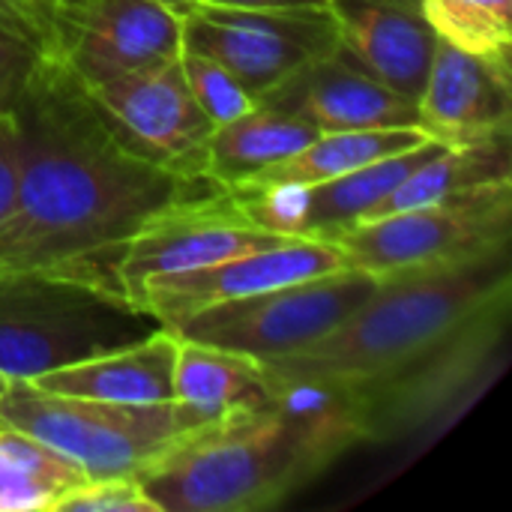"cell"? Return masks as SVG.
Masks as SVG:
<instances>
[{
	"mask_svg": "<svg viewBox=\"0 0 512 512\" xmlns=\"http://www.w3.org/2000/svg\"><path fill=\"white\" fill-rule=\"evenodd\" d=\"M510 249L381 279L339 327L261 363L270 390L312 387L366 441L402 438L462 399L489 369L510 318Z\"/></svg>",
	"mask_w": 512,
	"mask_h": 512,
	"instance_id": "cell-1",
	"label": "cell"
},
{
	"mask_svg": "<svg viewBox=\"0 0 512 512\" xmlns=\"http://www.w3.org/2000/svg\"><path fill=\"white\" fill-rule=\"evenodd\" d=\"M21 183L0 222V276L33 273L123 300L120 258L159 207L219 189L129 153L87 90L42 54L15 102Z\"/></svg>",
	"mask_w": 512,
	"mask_h": 512,
	"instance_id": "cell-2",
	"label": "cell"
},
{
	"mask_svg": "<svg viewBox=\"0 0 512 512\" xmlns=\"http://www.w3.org/2000/svg\"><path fill=\"white\" fill-rule=\"evenodd\" d=\"M363 444L318 390L285 387L258 411L216 420L153 462L138 483L159 512H258L312 483Z\"/></svg>",
	"mask_w": 512,
	"mask_h": 512,
	"instance_id": "cell-3",
	"label": "cell"
},
{
	"mask_svg": "<svg viewBox=\"0 0 512 512\" xmlns=\"http://www.w3.org/2000/svg\"><path fill=\"white\" fill-rule=\"evenodd\" d=\"M216 423L186 402H102L39 390L12 378L0 399V426L39 438L87 480L138 477L192 432Z\"/></svg>",
	"mask_w": 512,
	"mask_h": 512,
	"instance_id": "cell-4",
	"label": "cell"
},
{
	"mask_svg": "<svg viewBox=\"0 0 512 512\" xmlns=\"http://www.w3.org/2000/svg\"><path fill=\"white\" fill-rule=\"evenodd\" d=\"M159 327L135 306L75 282L33 273L0 276V375L9 381H30L138 342Z\"/></svg>",
	"mask_w": 512,
	"mask_h": 512,
	"instance_id": "cell-5",
	"label": "cell"
},
{
	"mask_svg": "<svg viewBox=\"0 0 512 512\" xmlns=\"http://www.w3.org/2000/svg\"><path fill=\"white\" fill-rule=\"evenodd\" d=\"M512 183L483 186L414 210L345 228L333 237L348 267L375 279L444 270L510 249Z\"/></svg>",
	"mask_w": 512,
	"mask_h": 512,
	"instance_id": "cell-6",
	"label": "cell"
},
{
	"mask_svg": "<svg viewBox=\"0 0 512 512\" xmlns=\"http://www.w3.org/2000/svg\"><path fill=\"white\" fill-rule=\"evenodd\" d=\"M378 282L381 279L366 270L342 267L324 276L198 309L168 330L180 339L237 351L267 363L327 336L372 297Z\"/></svg>",
	"mask_w": 512,
	"mask_h": 512,
	"instance_id": "cell-7",
	"label": "cell"
},
{
	"mask_svg": "<svg viewBox=\"0 0 512 512\" xmlns=\"http://www.w3.org/2000/svg\"><path fill=\"white\" fill-rule=\"evenodd\" d=\"M336 45L339 27L330 6L246 9L198 3L183 18V48L225 66L255 102Z\"/></svg>",
	"mask_w": 512,
	"mask_h": 512,
	"instance_id": "cell-8",
	"label": "cell"
},
{
	"mask_svg": "<svg viewBox=\"0 0 512 512\" xmlns=\"http://www.w3.org/2000/svg\"><path fill=\"white\" fill-rule=\"evenodd\" d=\"M183 48V18L156 0H69L42 27V54L81 87L168 63Z\"/></svg>",
	"mask_w": 512,
	"mask_h": 512,
	"instance_id": "cell-9",
	"label": "cell"
},
{
	"mask_svg": "<svg viewBox=\"0 0 512 512\" xmlns=\"http://www.w3.org/2000/svg\"><path fill=\"white\" fill-rule=\"evenodd\" d=\"M114 138L150 165L180 177H204L213 123L198 108L183 78L180 54L168 63L84 87Z\"/></svg>",
	"mask_w": 512,
	"mask_h": 512,
	"instance_id": "cell-10",
	"label": "cell"
},
{
	"mask_svg": "<svg viewBox=\"0 0 512 512\" xmlns=\"http://www.w3.org/2000/svg\"><path fill=\"white\" fill-rule=\"evenodd\" d=\"M297 237H279L255 228L225 189H207L159 207L132 234L120 258V288L135 306L144 282L156 276L198 270L234 255L276 246Z\"/></svg>",
	"mask_w": 512,
	"mask_h": 512,
	"instance_id": "cell-11",
	"label": "cell"
},
{
	"mask_svg": "<svg viewBox=\"0 0 512 512\" xmlns=\"http://www.w3.org/2000/svg\"><path fill=\"white\" fill-rule=\"evenodd\" d=\"M342 267H348V261L333 240L297 237L198 270L156 276L144 282V288L138 291L135 309L150 315L156 324L171 327L198 309L261 294L300 279L324 276Z\"/></svg>",
	"mask_w": 512,
	"mask_h": 512,
	"instance_id": "cell-12",
	"label": "cell"
},
{
	"mask_svg": "<svg viewBox=\"0 0 512 512\" xmlns=\"http://www.w3.org/2000/svg\"><path fill=\"white\" fill-rule=\"evenodd\" d=\"M324 132L417 126V102L378 81L339 45L258 99Z\"/></svg>",
	"mask_w": 512,
	"mask_h": 512,
	"instance_id": "cell-13",
	"label": "cell"
},
{
	"mask_svg": "<svg viewBox=\"0 0 512 512\" xmlns=\"http://www.w3.org/2000/svg\"><path fill=\"white\" fill-rule=\"evenodd\" d=\"M417 126L441 144H468L512 132V63L435 45L417 96Z\"/></svg>",
	"mask_w": 512,
	"mask_h": 512,
	"instance_id": "cell-14",
	"label": "cell"
},
{
	"mask_svg": "<svg viewBox=\"0 0 512 512\" xmlns=\"http://www.w3.org/2000/svg\"><path fill=\"white\" fill-rule=\"evenodd\" d=\"M339 48L402 96H420L438 45L423 0H330Z\"/></svg>",
	"mask_w": 512,
	"mask_h": 512,
	"instance_id": "cell-15",
	"label": "cell"
},
{
	"mask_svg": "<svg viewBox=\"0 0 512 512\" xmlns=\"http://www.w3.org/2000/svg\"><path fill=\"white\" fill-rule=\"evenodd\" d=\"M174 363L177 336L168 327H159L138 342L48 369L30 378V384L48 393L102 402H171Z\"/></svg>",
	"mask_w": 512,
	"mask_h": 512,
	"instance_id": "cell-16",
	"label": "cell"
},
{
	"mask_svg": "<svg viewBox=\"0 0 512 512\" xmlns=\"http://www.w3.org/2000/svg\"><path fill=\"white\" fill-rule=\"evenodd\" d=\"M318 135L321 132L312 123L255 102L246 114L213 129L204 153V177L219 189L240 186L249 177L285 162Z\"/></svg>",
	"mask_w": 512,
	"mask_h": 512,
	"instance_id": "cell-17",
	"label": "cell"
},
{
	"mask_svg": "<svg viewBox=\"0 0 512 512\" xmlns=\"http://www.w3.org/2000/svg\"><path fill=\"white\" fill-rule=\"evenodd\" d=\"M174 399L213 420H225L231 414L258 411L276 396L261 360L177 336Z\"/></svg>",
	"mask_w": 512,
	"mask_h": 512,
	"instance_id": "cell-18",
	"label": "cell"
},
{
	"mask_svg": "<svg viewBox=\"0 0 512 512\" xmlns=\"http://www.w3.org/2000/svg\"><path fill=\"white\" fill-rule=\"evenodd\" d=\"M510 135L512 132L483 141H468V144H444L435 156H429L420 168H414L363 222L414 210L441 198L465 195L483 186L512 183Z\"/></svg>",
	"mask_w": 512,
	"mask_h": 512,
	"instance_id": "cell-19",
	"label": "cell"
},
{
	"mask_svg": "<svg viewBox=\"0 0 512 512\" xmlns=\"http://www.w3.org/2000/svg\"><path fill=\"white\" fill-rule=\"evenodd\" d=\"M444 144L423 141L405 153L369 162L351 174H342L327 183L306 186V216H303V237L333 240L345 228L363 222L414 168H420L429 156H435Z\"/></svg>",
	"mask_w": 512,
	"mask_h": 512,
	"instance_id": "cell-20",
	"label": "cell"
},
{
	"mask_svg": "<svg viewBox=\"0 0 512 512\" xmlns=\"http://www.w3.org/2000/svg\"><path fill=\"white\" fill-rule=\"evenodd\" d=\"M429 135L420 126H390V129H351L324 132L285 162L249 177L240 186H315L351 174L369 162L420 147Z\"/></svg>",
	"mask_w": 512,
	"mask_h": 512,
	"instance_id": "cell-21",
	"label": "cell"
},
{
	"mask_svg": "<svg viewBox=\"0 0 512 512\" xmlns=\"http://www.w3.org/2000/svg\"><path fill=\"white\" fill-rule=\"evenodd\" d=\"M84 480L78 465L39 438L0 426V512H51Z\"/></svg>",
	"mask_w": 512,
	"mask_h": 512,
	"instance_id": "cell-22",
	"label": "cell"
},
{
	"mask_svg": "<svg viewBox=\"0 0 512 512\" xmlns=\"http://www.w3.org/2000/svg\"><path fill=\"white\" fill-rule=\"evenodd\" d=\"M423 15L441 42L512 63V0H423Z\"/></svg>",
	"mask_w": 512,
	"mask_h": 512,
	"instance_id": "cell-23",
	"label": "cell"
},
{
	"mask_svg": "<svg viewBox=\"0 0 512 512\" xmlns=\"http://www.w3.org/2000/svg\"><path fill=\"white\" fill-rule=\"evenodd\" d=\"M180 66H183V78L189 84L192 99L198 102V108L207 114L213 126L231 123L234 117L246 114L255 105L252 93L216 60L198 51L180 48Z\"/></svg>",
	"mask_w": 512,
	"mask_h": 512,
	"instance_id": "cell-24",
	"label": "cell"
},
{
	"mask_svg": "<svg viewBox=\"0 0 512 512\" xmlns=\"http://www.w3.org/2000/svg\"><path fill=\"white\" fill-rule=\"evenodd\" d=\"M42 60V33L24 12L0 15V111H12L36 63Z\"/></svg>",
	"mask_w": 512,
	"mask_h": 512,
	"instance_id": "cell-25",
	"label": "cell"
},
{
	"mask_svg": "<svg viewBox=\"0 0 512 512\" xmlns=\"http://www.w3.org/2000/svg\"><path fill=\"white\" fill-rule=\"evenodd\" d=\"M51 512H159L144 495L138 477H105L84 480L66 492Z\"/></svg>",
	"mask_w": 512,
	"mask_h": 512,
	"instance_id": "cell-26",
	"label": "cell"
},
{
	"mask_svg": "<svg viewBox=\"0 0 512 512\" xmlns=\"http://www.w3.org/2000/svg\"><path fill=\"white\" fill-rule=\"evenodd\" d=\"M21 183V126L15 111H0V222L12 213Z\"/></svg>",
	"mask_w": 512,
	"mask_h": 512,
	"instance_id": "cell-27",
	"label": "cell"
},
{
	"mask_svg": "<svg viewBox=\"0 0 512 512\" xmlns=\"http://www.w3.org/2000/svg\"><path fill=\"white\" fill-rule=\"evenodd\" d=\"M213 6H246V9H291V6H327L330 0H201Z\"/></svg>",
	"mask_w": 512,
	"mask_h": 512,
	"instance_id": "cell-28",
	"label": "cell"
},
{
	"mask_svg": "<svg viewBox=\"0 0 512 512\" xmlns=\"http://www.w3.org/2000/svg\"><path fill=\"white\" fill-rule=\"evenodd\" d=\"M63 3H69V0H24L27 15H30V21L36 24V30H39V33H42V27H45L48 15H51L57 6H63Z\"/></svg>",
	"mask_w": 512,
	"mask_h": 512,
	"instance_id": "cell-29",
	"label": "cell"
},
{
	"mask_svg": "<svg viewBox=\"0 0 512 512\" xmlns=\"http://www.w3.org/2000/svg\"><path fill=\"white\" fill-rule=\"evenodd\" d=\"M159 6H165V9H171L174 15H180V18H186L201 0H156Z\"/></svg>",
	"mask_w": 512,
	"mask_h": 512,
	"instance_id": "cell-30",
	"label": "cell"
},
{
	"mask_svg": "<svg viewBox=\"0 0 512 512\" xmlns=\"http://www.w3.org/2000/svg\"><path fill=\"white\" fill-rule=\"evenodd\" d=\"M6 12H24L27 15V6H24V0H0V15H6Z\"/></svg>",
	"mask_w": 512,
	"mask_h": 512,
	"instance_id": "cell-31",
	"label": "cell"
},
{
	"mask_svg": "<svg viewBox=\"0 0 512 512\" xmlns=\"http://www.w3.org/2000/svg\"><path fill=\"white\" fill-rule=\"evenodd\" d=\"M6 387H9V378H6V375H0V399H3V393H6Z\"/></svg>",
	"mask_w": 512,
	"mask_h": 512,
	"instance_id": "cell-32",
	"label": "cell"
}]
</instances>
